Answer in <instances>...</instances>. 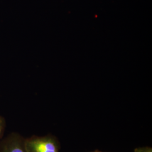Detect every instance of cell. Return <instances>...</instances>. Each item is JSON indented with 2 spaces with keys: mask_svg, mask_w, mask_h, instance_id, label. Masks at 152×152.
<instances>
[{
  "mask_svg": "<svg viewBox=\"0 0 152 152\" xmlns=\"http://www.w3.org/2000/svg\"><path fill=\"white\" fill-rule=\"evenodd\" d=\"M24 146L27 152H59L60 149L59 141L52 135L25 139Z\"/></svg>",
  "mask_w": 152,
  "mask_h": 152,
  "instance_id": "6da1fadb",
  "label": "cell"
},
{
  "mask_svg": "<svg viewBox=\"0 0 152 152\" xmlns=\"http://www.w3.org/2000/svg\"><path fill=\"white\" fill-rule=\"evenodd\" d=\"M24 139L18 133H10L0 141V152H27Z\"/></svg>",
  "mask_w": 152,
  "mask_h": 152,
  "instance_id": "7a4b0ae2",
  "label": "cell"
},
{
  "mask_svg": "<svg viewBox=\"0 0 152 152\" xmlns=\"http://www.w3.org/2000/svg\"><path fill=\"white\" fill-rule=\"evenodd\" d=\"M6 121L5 118L0 116V141L4 138V132L5 131Z\"/></svg>",
  "mask_w": 152,
  "mask_h": 152,
  "instance_id": "3957f363",
  "label": "cell"
},
{
  "mask_svg": "<svg viewBox=\"0 0 152 152\" xmlns=\"http://www.w3.org/2000/svg\"><path fill=\"white\" fill-rule=\"evenodd\" d=\"M135 152H152V148L149 147L138 148L135 149Z\"/></svg>",
  "mask_w": 152,
  "mask_h": 152,
  "instance_id": "277c9868",
  "label": "cell"
},
{
  "mask_svg": "<svg viewBox=\"0 0 152 152\" xmlns=\"http://www.w3.org/2000/svg\"><path fill=\"white\" fill-rule=\"evenodd\" d=\"M102 152V151H99V150H95V151H93V152Z\"/></svg>",
  "mask_w": 152,
  "mask_h": 152,
  "instance_id": "5b68a950",
  "label": "cell"
}]
</instances>
